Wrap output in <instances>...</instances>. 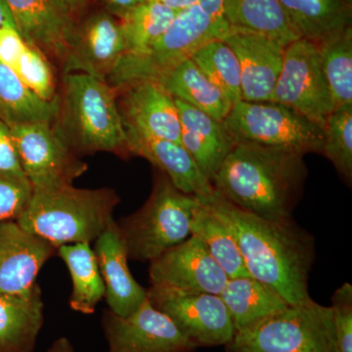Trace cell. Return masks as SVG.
<instances>
[{
  "instance_id": "obj_1",
  "label": "cell",
  "mask_w": 352,
  "mask_h": 352,
  "mask_svg": "<svg viewBox=\"0 0 352 352\" xmlns=\"http://www.w3.org/2000/svg\"><path fill=\"white\" fill-rule=\"evenodd\" d=\"M198 200L230 228L250 276L274 289L289 305L311 300L308 291L315 261L311 234L294 219L275 221L245 212L215 190Z\"/></svg>"
},
{
  "instance_id": "obj_2",
  "label": "cell",
  "mask_w": 352,
  "mask_h": 352,
  "mask_svg": "<svg viewBox=\"0 0 352 352\" xmlns=\"http://www.w3.org/2000/svg\"><path fill=\"white\" fill-rule=\"evenodd\" d=\"M303 157L238 142L210 182L220 196L245 212L275 221L292 219L308 175Z\"/></svg>"
},
{
  "instance_id": "obj_3",
  "label": "cell",
  "mask_w": 352,
  "mask_h": 352,
  "mask_svg": "<svg viewBox=\"0 0 352 352\" xmlns=\"http://www.w3.org/2000/svg\"><path fill=\"white\" fill-rule=\"evenodd\" d=\"M117 95L94 76L64 74L52 126L76 156L97 152L131 156Z\"/></svg>"
},
{
  "instance_id": "obj_4",
  "label": "cell",
  "mask_w": 352,
  "mask_h": 352,
  "mask_svg": "<svg viewBox=\"0 0 352 352\" xmlns=\"http://www.w3.org/2000/svg\"><path fill=\"white\" fill-rule=\"evenodd\" d=\"M120 197L111 188L80 189L72 185L32 191L16 221L55 247L95 241L113 221Z\"/></svg>"
},
{
  "instance_id": "obj_5",
  "label": "cell",
  "mask_w": 352,
  "mask_h": 352,
  "mask_svg": "<svg viewBox=\"0 0 352 352\" xmlns=\"http://www.w3.org/2000/svg\"><path fill=\"white\" fill-rule=\"evenodd\" d=\"M229 31L230 27L223 17L210 13L199 1L176 13L170 28L148 50L124 55L106 82L118 92L131 83L157 82L201 46L223 38Z\"/></svg>"
},
{
  "instance_id": "obj_6",
  "label": "cell",
  "mask_w": 352,
  "mask_h": 352,
  "mask_svg": "<svg viewBox=\"0 0 352 352\" xmlns=\"http://www.w3.org/2000/svg\"><path fill=\"white\" fill-rule=\"evenodd\" d=\"M198 205V199L176 188L159 170L145 205L117 222L129 259L152 261L188 239Z\"/></svg>"
},
{
  "instance_id": "obj_7",
  "label": "cell",
  "mask_w": 352,
  "mask_h": 352,
  "mask_svg": "<svg viewBox=\"0 0 352 352\" xmlns=\"http://www.w3.org/2000/svg\"><path fill=\"white\" fill-rule=\"evenodd\" d=\"M228 352H338L333 310L314 300L283 309L237 331Z\"/></svg>"
},
{
  "instance_id": "obj_8",
  "label": "cell",
  "mask_w": 352,
  "mask_h": 352,
  "mask_svg": "<svg viewBox=\"0 0 352 352\" xmlns=\"http://www.w3.org/2000/svg\"><path fill=\"white\" fill-rule=\"evenodd\" d=\"M235 143H254L300 153H320L323 127L275 102L240 101L223 120Z\"/></svg>"
},
{
  "instance_id": "obj_9",
  "label": "cell",
  "mask_w": 352,
  "mask_h": 352,
  "mask_svg": "<svg viewBox=\"0 0 352 352\" xmlns=\"http://www.w3.org/2000/svg\"><path fill=\"white\" fill-rule=\"evenodd\" d=\"M270 101L294 109L321 127L325 126L333 110L318 43L300 38L287 46Z\"/></svg>"
},
{
  "instance_id": "obj_10",
  "label": "cell",
  "mask_w": 352,
  "mask_h": 352,
  "mask_svg": "<svg viewBox=\"0 0 352 352\" xmlns=\"http://www.w3.org/2000/svg\"><path fill=\"white\" fill-rule=\"evenodd\" d=\"M147 298L197 347L226 346L235 336L232 319L219 296L151 286Z\"/></svg>"
},
{
  "instance_id": "obj_11",
  "label": "cell",
  "mask_w": 352,
  "mask_h": 352,
  "mask_svg": "<svg viewBox=\"0 0 352 352\" xmlns=\"http://www.w3.org/2000/svg\"><path fill=\"white\" fill-rule=\"evenodd\" d=\"M14 142L32 191L73 184L87 170L57 135L51 122L11 126Z\"/></svg>"
},
{
  "instance_id": "obj_12",
  "label": "cell",
  "mask_w": 352,
  "mask_h": 352,
  "mask_svg": "<svg viewBox=\"0 0 352 352\" xmlns=\"http://www.w3.org/2000/svg\"><path fill=\"white\" fill-rule=\"evenodd\" d=\"M102 326L109 352H193L197 349L148 298L126 317L105 310Z\"/></svg>"
},
{
  "instance_id": "obj_13",
  "label": "cell",
  "mask_w": 352,
  "mask_h": 352,
  "mask_svg": "<svg viewBox=\"0 0 352 352\" xmlns=\"http://www.w3.org/2000/svg\"><path fill=\"white\" fill-rule=\"evenodd\" d=\"M126 53L120 20L110 13H95L74 29L62 61L64 74H85L106 82Z\"/></svg>"
},
{
  "instance_id": "obj_14",
  "label": "cell",
  "mask_w": 352,
  "mask_h": 352,
  "mask_svg": "<svg viewBox=\"0 0 352 352\" xmlns=\"http://www.w3.org/2000/svg\"><path fill=\"white\" fill-rule=\"evenodd\" d=\"M151 286L220 296L229 278L205 245L191 235L150 261Z\"/></svg>"
},
{
  "instance_id": "obj_15",
  "label": "cell",
  "mask_w": 352,
  "mask_h": 352,
  "mask_svg": "<svg viewBox=\"0 0 352 352\" xmlns=\"http://www.w3.org/2000/svg\"><path fill=\"white\" fill-rule=\"evenodd\" d=\"M57 248L25 230L16 220L0 222V295H22L36 284L39 270Z\"/></svg>"
},
{
  "instance_id": "obj_16",
  "label": "cell",
  "mask_w": 352,
  "mask_h": 352,
  "mask_svg": "<svg viewBox=\"0 0 352 352\" xmlns=\"http://www.w3.org/2000/svg\"><path fill=\"white\" fill-rule=\"evenodd\" d=\"M117 94L124 126L152 138L182 145L180 120L175 98L154 80L131 83Z\"/></svg>"
},
{
  "instance_id": "obj_17",
  "label": "cell",
  "mask_w": 352,
  "mask_h": 352,
  "mask_svg": "<svg viewBox=\"0 0 352 352\" xmlns=\"http://www.w3.org/2000/svg\"><path fill=\"white\" fill-rule=\"evenodd\" d=\"M222 39L239 61L242 100L270 101L283 67L286 46L261 34L231 29Z\"/></svg>"
},
{
  "instance_id": "obj_18",
  "label": "cell",
  "mask_w": 352,
  "mask_h": 352,
  "mask_svg": "<svg viewBox=\"0 0 352 352\" xmlns=\"http://www.w3.org/2000/svg\"><path fill=\"white\" fill-rule=\"evenodd\" d=\"M94 251L105 284L109 309L120 317L133 314L147 298V289L132 276L117 221L113 220L95 240Z\"/></svg>"
},
{
  "instance_id": "obj_19",
  "label": "cell",
  "mask_w": 352,
  "mask_h": 352,
  "mask_svg": "<svg viewBox=\"0 0 352 352\" xmlns=\"http://www.w3.org/2000/svg\"><path fill=\"white\" fill-rule=\"evenodd\" d=\"M18 31L46 57L63 61L75 25L56 0H6Z\"/></svg>"
},
{
  "instance_id": "obj_20",
  "label": "cell",
  "mask_w": 352,
  "mask_h": 352,
  "mask_svg": "<svg viewBox=\"0 0 352 352\" xmlns=\"http://www.w3.org/2000/svg\"><path fill=\"white\" fill-rule=\"evenodd\" d=\"M131 156L144 157L170 178L183 193L197 199L207 198L214 192L212 182L206 177L182 145L152 138L124 127Z\"/></svg>"
},
{
  "instance_id": "obj_21",
  "label": "cell",
  "mask_w": 352,
  "mask_h": 352,
  "mask_svg": "<svg viewBox=\"0 0 352 352\" xmlns=\"http://www.w3.org/2000/svg\"><path fill=\"white\" fill-rule=\"evenodd\" d=\"M175 101L179 115L182 145L210 182L233 149L235 141L223 122L184 102Z\"/></svg>"
},
{
  "instance_id": "obj_22",
  "label": "cell",
  "mask_w": 352,
  "mask_h": 352,
  "mask_svg": "<svg viewBox=\"0 0 352 352\" xmlns=\"http://www.w3.org/2000/svg\"><path fill=\"white\" fill-rule=\"evenodd\" d=\"M43 309L38 284L22 295H0V352H34Z\"/></svg>"
},
{
  "instance_id": "obj_23",
  "label": "cell",
  "mask_w": 352,
  "mask_h": 352,
  "mask_svg": "<svg viewBox=\"0 0 352 352\" xmlns=\"http://www.w3.org/2000/svg\"><path fill=\"white\" fill-rule=\"evenodd\" d=\"M303 38L322 44L352 28V0H279Z\"/></svg>"
},
{
  "instance_id": "obj_24",
  "label": "cell",
  "mask_w": 352,
  "mask_h": 352,
  "mask_svg": "<svg viewBox=\"0 0 352 352\" xmlns=\"http://www.w3.org/2000/svg\"><path fill=\"white\" fill-rule=\"evenodd\" d=\"M223 16L231 30L261 34L286 47L302 38L279 0H223Z\"/></svg>"
},
{
  "instance_id": "obj_25",
  "label": "cell",
  "mask_w": 352,
  "mask_h": 352,
  "mask_svg": "<svg viewBox=\"0 0 352 352\" xmlns=\"http://www.w3.org/2000/svg\"><path fill=\"white\" fill-rule=\"evenodd\" d=\"M175 99L184 102L212 119L223 122L232 103L201 73L191 58L177 65L157 80Z\"/></svg>"
},
{
  "instance_id": "obj_26",
  "label": "cell",
  "mask_w": 352,
  "mask_h": 352,
  "mask_svg": "<svg viewBox=\"0 0 352 352\" xmlns=\"http://www.w3.org/2000/svg\"><path fill=\"white\" fill-rule=\"evenodd\" d=\"M219 296L236 332L289 305L274 289L252 276L229 279Z\"/></svg>"
},
{
  "instance_id": "obj_27",
  "label": "cell",
  "mask_w": 352,
  "mask_h": 352,
  "mask_svg": "<svg viewBox=\"0 0 352 352\" xmlns=\"http://www.w3.org/2000/svg\"><path fill=\"white\" fill-rule=\"evenodd\" d=\"M57 256L66 263L73 282L69 307L80 314H94L106 289L96 254L89 243L60 245Z\"/></svg>"
},
{
  "instance_id": "obj_28",
  "label": "cell",
  "mask_w": 352,
  "mask_h": 352,
  "mask_svg": "<svg viewBox=\"0 0 352 352\" xmlns=\"http://www.w3.org/2000/svg\"><path fill=\"white\" fill-rule=\"evenodd\" d=\"M57 99L44 101L23 82L10 67L0 62V120L9 127L36 122L52 124Z\"/></svg>"
},
{
  "instance_id": "obj_29",
  "label": "cell",
  "mask_w": 352,
  "mask_h": 352,
  "mask_svg": "<svg viewBox=\"0 0 352 352\" xmlns=\"http://www.w3.org/2000/svg\"><path fill=\"white\" fill-rule=\"evenodd\" d=\"M191 235L201 241L229 279L250 276L230 228L200 201L192 217Z\"/></svg>"
},
{
  "instance_id": "obj_30",
  "label": "cell",
  "mask_w": 352,
  "mask_h": 352,
  "mask_svg": "<svg viewBox=\"0 0 352 352\" xmlns=\"http://www.w3.org/2000/svg\"><path fill=\"white\" fill-rule=\"evenodd\" d=\"M319 46L333 112L352 110V28Z\"/></svg>"
},
{
  "instance_id": "obj_31",
  "label": "cell",
  "mask_w": 352,
  "mask_h": 352,
  "mask_svg": "<svg viewBox=\"0 0 352 352\" xmlns=\"http://www.w3.org/2000/svg\"><path fill=\"white\" fill-rule=\"evenodd\" d=\"M176 13L160 2L147 0L126 14L120 19L126 39V54H138L148 50L170 28Z\"/></svg>"
},
{
  "instance_id": "obj_32",
  "label": "cell",
  "mask_w": 352,
  "mask_h": 352,
  "mask_svg": "<svg viewBox=\"0 0 352 352\" xmlns=\"http://www.w3.org/2000/svg\"><path fill=\"white\" fill-rule=\"evenodd\" d=\"M191 60L226 95L232 105L242 101L239 61L223 39H214L201 46L192 55Z\"/></svg>"
},
{
  "instance_id": "obj_33",
  "label": "cell",
  "mask_w": 352,
  "mask_h": 352,
  "mask_svg": "<svg viewBox=\"0 0 352 352\" xmlns=\"http://www.w3.org/2000/svg\"><path fill=\"white\" fill-rule=\"evenodd\" d=\"M323 131L322 154L333 164L347 186L351 187L352 110L331 113Z\"/></svg>"
},
{
  "instance_id": "obj_34",
  "label": "cell",
  "mask_w": 352,
  "mask_h": 352,
  "mask_svg": "<svg viewBox=\"0 0 352 352\" xmlns=\"http://www.w3.org/2000/svg\"><path fill=\"white\" fill-rule=\"evenodd\" d=\"M14 71L44 101L56 100L58 92L53 69L47 57L38 47L27 43Z\"/></svg>"
},
{
  "instance_id": "obj_35",
  "label": "cell",
  "mask_w": 352,
  "mask_h": 352,
  "mask_svg": "<svg viewBox=\"0 0 352 352\" xmlns=\"http://www.w3.org/2000/svg\"><path fill=\"white\" fill-rule=\"evenodd\" d=\"M32 196L29 180L0 173V222L19 219Z\"/></svg>"
},
{
  "instance_id": "obj_36",
  "label": "cell",
  "mask_w": 352,
  "mask_h": 352,
  "mask_svg": "<svg viewBox=\"0 0 352 352\" xmlns=\"http://www.w3.org/2000/svg\"><path fill=\"white\" fill-rule=\"evenodd\" d=\"M333 328L338 352H352V286L346 282L332 296Z\"/></svg>"
},
{
  "instance_id": "obj_37",
  "label": "cell",
  "mask_w": 352,
  "mask_h": 352,
  "mask_svg": "<svg viewBox=\"0 0 352 352\" xmlns=\"http://www.w3.org/2000/svg\"><path fill=\"white\" fill-rule=\"evenodd\" d=\"M0 173L25 178L10 127L0 120Z\"/></svg>"
},
{
  "instance_id": "obj_38",
  "label": "cell",
  "mask_w": 352,
  "mask_h": 352,
  "mask_svg": "<svg viewBox=\"0 0 352 352\" xmlns=\"http://www.w3.org/2000/svg\"><path fill=\"white\" fill-rule=\"evenodd\" d=\"M27 43L17 27L6 25L0 29V62L15 69Z\"/></svg>"
},
{
  "instance_id": "obj_39",
  "label": "cell",
  "mask_w": 352,
  "mask_h": 352,
  "mask_svg": "<svg viewBox=\"0 0 352 352\" xmlns=\"http://www.w3.org/2000/svg\"><path fill=\"white\" fill-rule=\"evenodd\" d=\"M147 0H102L108 13L117 19H122L126 14Z\"/></svg>"
},
{
  "instance_id": "obj_40",
  "label": "cell",
  "mask_w": 352,
  "mask_h": 352,
  "mask_svg": "<svg viewBox=\"0 0 352 352\" xmlns=\"http://www.w3.org/2000/svg\"><path fill=\"white\" fill-rule=\"evenodd\" d=\"M155 1L164 4V6L173 9L176 12H179V11L184 10V9L189 8V7L196 6L200 0H155Z\"/></svg>"
},
{
  "instance_id": "obj_41",
  "label": "cell",
  "mask_w": 352,
  "mask_h": 352,
  "mask_svg": "<svg viewBox=\"0 0 352 352\" xmlns=\"http://www.w3.org/2000/svg\"><path fill=\"white\" fill-rule=\"evenodd\" d=\"M6 25L17 27L6 0H0V29Z\"/></svg>"
},
{
  "instance_id": "obj_42",
  "label": "cell",
  "mask_w": 352,
  "mask_h": 352,
  "mask_svg": "<svg viewBox=\"0 0 352 352\" xmlns=\"http://www.w3.org/2000/svg\"><path fill=\"white\" fill-rule=\"evenodd\" d=\"M46 352H76L73 344L67 338H59L53 342L52 346Z\"/></svg>"
},
{
  "instance_id": "obj_43",
  "label": "cell",
  "mask_w": 352,
  "mask_h": 352,
  "mask_svg": "<svg viewBox=\"0 0 352 352\" xmlns=\"http://www.w3.org/2000/svg\"><path fill=\"white\" fill-rule=\"evenodd\" d=\"M60 6L71 15L74 11L78 10L85 3L87 0H56Z\"/></svg>"
}]
</instances>
